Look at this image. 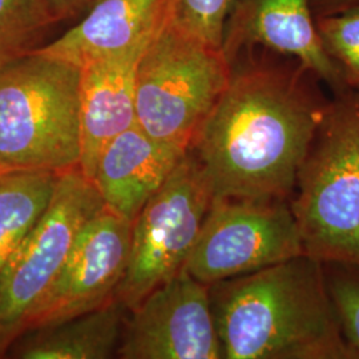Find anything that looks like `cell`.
I'll return each mask as SVG.
<instances>
[{
	"label": "cell",
	"mask_w": 359,
	"mask_h": 359,
	"mask_svg": "<svg viewBox=\"0 0 359 359\" xmlns=\"http://www.w3.org/2000/svg\"><path fill=\"white\" fill-rule=\"evenodd\" d=\"M289 201L305 255L359 265L358 90L334 93Z\"/></svg>",
	"instance_id": "3"
},
{
	"label": "cell",
	"mask_w": 359,
	"mask_h": 359,
	"mask_svg": "<svg viewBox=\"0 0 359 359\" xmlns=\"http://www.w3.org/2000/svg\"><path fill=\"white\" fill-rule=\"evenodd\" d=\"M231 74L221 48L167 22L137 65V126L154 140L188 151Z\"/></svg>",
	"instance_id": "5"
},
{
	"label": "cell",
	"mask_w": 359,
	"mask_h": 359,
	"mask_svg": "<svg viewBox=\"0 0 359 359\" xmlns=\"http://www.w3.org/2000/svg\"><path fill=\"white\" fill-rule=\"evenodd\" d=\"M44 0H0V68L34 50L53 22Z\"/></svg>",
	"instance_id": "17"
},
{
	"label": "cell",
	"mask_w": 359,
	"mask_h": 359,
	"mask_svg": "<svg viewBox=\"0 0 359 359\" xmlns=\"http://www.w3.org/2000/svg\"><path fill=\"white\" fill-rule=\"evenodd\" d=\"M105 204L77 168L57 175L50 204L0 273V354L65 265L79 231Z\"/></svg>",
	"instance_id": "6"
},
{
	"label": "cell",
	"mask_w": 359,
	"mask_h": 359,
	"mask_svg": "<svg viewBox=\"0 0 359 359\" xmlns=\"http://www.w3.org/2000/svg\"><path fill=\"white\" fill-rule=\"evenodd\" d=\"M293 57L334 93L348 88L338 65L322 47L310 0H236L225 26L222 52L233 65L249 47Z\"/></svg>",
	"instance_id": "11"
},
{
	"label": "cell",
	"mask_w": 359,
	"mask_h": 359,
	"mask_svg": "<svg viewBox=\"0 0 359 359\" xmlns=\"http://www.w3.org/2000/svg\"><path fill=\"white\" fill-rule=\"evenodd\" d=\"M236 0H168V22L222 50L225 26Z\"/></svg>",
	"instance_id": "20"
},
{
	"label": "cell",
	"mask_w": 359,
	"mask_h": 359,
	"mask_svg": "<svg viewBox=\"0 0 359 359\" xmlns=\"http://www.w3.org/2000/svg\"><path fill=\"white\" fill-rule=\"evenodd\" d=\"M314 20L323 50L338 65L347 87L359 90V4Z\"/></svg>",
	"instance_id": "18"
},
{
	"label": "cell",
	"mask_w": 359,
	"mask_h": 359,
	"mask_svg": "<svg viewBox=\"0 0 359 359\" xmlns=\"http://www.w3.org/2000/svg\"><path fill=\"white\" fill-rule=\"evenodd\" d=\"M57 172L0 169V273L50 204Z\"/></svg>",
	"instance_id": "16"
},
{
	"label": "cell",
	"mask_w": 359,
	"mask_h": 359,
	"mask_svg": "<svg viewBox=\"0 0 359 359\" xmlns=\"http://www.w3.org/2000/svg\"><path fill=\"white\" fill-rule=\"evenodd\" d=\"M212 201L201 169L187 151L132 224L128 265L116 290L128 311L184 269Z\"/></svg>",
	"instance_id": "7"
},
{
	"label": "cell",
	"mask_w": 359,
	"mask_h": 359,
	"mask_svg": "<svg viewBox=\"0 0 359 359\" xmlns=\"http://www.w3.org/2000/svg\"><path fill=\"white\" fill-rule=\"evenodd\" d=\"M225 359H350L323 262L308 256L209 286Z\"/></svg>",
	"instance_id": "2"
},
{
	"label": "cell",
	"mask_w": 359,
	"mask_h": 359,
	"mask_svg": "<svg viewBox=\"0 0 359 359\" xmlns=\"http://www.w3.org/2000/svg\"><path fill=\"white\" fill-rule=\"evenodd\" d=\"M147 47L80 68L79 169L87 179H95L99 160L109 142L137 123L136 71Z\"/></svg>",
	"instance_id": "12"
},
{
	"label": "cell",
	"mask_w": 359,
	"mask_h": 359,
	"mask_svg": "<svg viewBox=\"0 0 359 359\" xmlns=\"http://www.w3.org/2000/svg\"><path fill=\"white\" fill-rule=\"evenodd\" d=\"M56 19H62L67 15H71L80 7L90 3L92 0H44Z\"/></svg>",
	"instance_id": "22"
},
{
	"label": "cell",
	"mask_w": 359,
	"mask_h": 359,
	"mask_svg": "<svg viewBox=\"0 0 359 359\" xmlns=\"http://www.w3.org/2000/svg\"><path fill=\"white\" fill-rule=\"evenodd\" d=\"M325 277L350 359H359V265L327 262Z\"/></svg>",
	"instance_id": "19"
},
{
	"label": "cell",
	"mask_w": 359,
	"mask_h": 359,
	"mask_svg": "<svg viewBox=\"0 0 359 359\" xmlns=\"http://www.w3.org/2000/svg\"><path fill=\"white\" fill-rule=\"evenodd\" d=\"M167 22L168 0H95L80 23L34 51L81 68L147 47Z\"/></svg>",
	"instance_id": "13"
},
{
	"label": "cell",
	"mask_w": 359,
	"mask_h": 359,
	"mask_svg": "<svg viewBox=\"0 0 359 359\" xmlns=\"http://www.w3.org/2000/svg\"><path fill=\"white\" fill-rule=\"evenodd\" d=\"M185 154L154 140L136 123L105 148L93 182L105 206L133 222Z\"/></svg>",
	"instance_id": "14"
},
{
	"label": "cell",
	"mask_w": 359,
	"mask_h": 359,
	"mask_svg": "<svg viewBox=\"0 0 359 359\" xmlns=\"http://www.w3.org/2000/svg\"><path fill=\"white\" fill-rule=\"evenodd\" d=\"M132 224L107 206L90 218L79 231L63 268L28 314L22 333L90 313L115 299L128 265Z\"/></svg>",
	"instance_id": "10"
},
{
	"label": "cell",
	"mask_w": 359,
	"mask_h": 359,
	"mask_svg": "<svg viewBox=\"0 0 359 359\" xmlns=\"http://www.w3.org/2000/svg\"><path fill=\"white\" fill-rule=\"evenodd\" d=\"M302 255L289 200L216 198L184 269L210 286Z\"/></svg>",
	"instance_id": "8"
},
{
	"label": "cell",
	"mask_w": 359,
	"mask_h": 359,
	"mask_svg": "<svg viewBox=\"0 0 359 359\" xmlns=\"http://www.w3.org/2000/svg\"><path fill=\"white\" fill-rule=\"evenodd\" d=\"M80 68L31 51L0 68V169L79 167Z\"/></svg>",
	"instance_id": "4"
},
{
	"label": "cell",
	"mask_w": 359,
	"mask_h": 359,
	"mask_svg": "<svg viewBox=\"0 0 359 359\" xmlns=\"http://www.w3.org/2000/svg\"><path fill=\"white\" fill-rule=\"evenodd\" d=\"M128 309L118 299L65 321L27 330L11 357L22 359H108L117 355Z\"/></svg>",
	"instance_id": "15"
},
{
	"label": "cell",
	"mask_w": 359,
	"mask_h": 359,
	"mask_svg": "<svg viewBox=\"0 0 359 359\" xmlns=\"http://www.w3.org/2000/svg\"><path fill=\"white\" fill-rule=\"evenodd\" d=\"M117 357L123 359H221L209 285L185 269L129 311Z\"/></svg>",
	"instance_id": "9"
},
{
	"label": "cell",
	"mask_w": 359,
	"mask_h": 359,
	"mask_svg": "<svg viewBox=\"0 0 359 359\" xmlns=\"http://www.w3.org/2000/svg\"><path fill=\"white\" fill-rule=\"evenodd\" d=\"M304 65H244L197 129L188 152L213 200H290L330 100Z\"/></svg>",
	"instance_id": "1"
},
{
	"label": "cell",
	"mask_w": 359,
	"mask_h": 359,
	"mask_svg": "<svg viewBox=\"0 0 359 359\" xmlns=\"http://www.w3.org/2000/svg\"><path fill=\"white\" fill-rule=\"evenodd\" d=\"M355 4H359V0H310V8L314 19L341 13Z\"/></svg>",
	"instance_id": "21"
}]
</instances>
